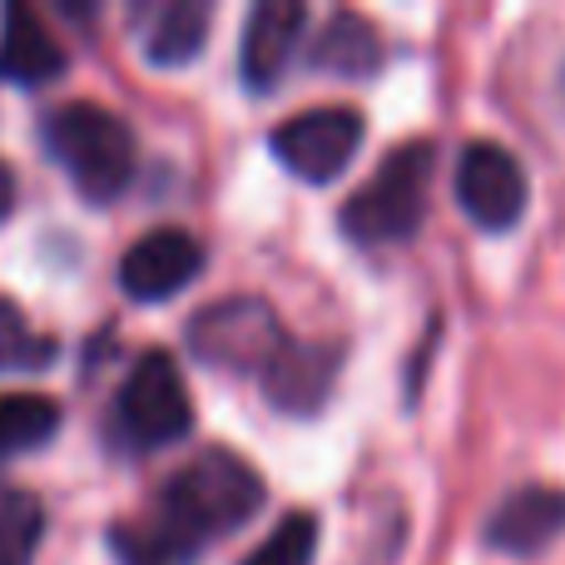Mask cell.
I'll return each instance as SVG.
<instances>
[{
    "label": "cell",
    "mask_w": 565,
    "mask_h": 565,
    "mask_svg": "<svg viewBox=\"0 0 565 565\" xmlns=\"http://www.w3.org/2000/svg\"><path fill=\"white\" fill-rule=\"evenodd\" d=\"M308 70L338 79H372L382 70V35L358 10H332L308 45Z\"/></svg>",
    "instance_id": "14"
},
{
    "label": "cell",
    "mask_w": 565,
    "mask_h": 565,
    "mask_svg": "<svg viewBox=\"0 0 565 565\" xmlns=\"http://www.w3.org/2000/svg\"><path fill=\"white\" fill-rule=\"evenodd\" d=\"M60 402L45 392H0V457L40 451L60 431Z\"/></svg>",
    "instance_id": "15"
},
{
    "label": "cell",
    "mask_w": 565,
    "mask_h": 565,
    "mask_svg": "<svg viewBox=\"0 0 565 565\" xmlns=\"http://www.w3.org/2000/svg\"><path fill=\"white\" fill-rule=\"evenodd\" d=\"M487 546L501 556H541L565 536V487H521L487 516Z\"/></svg>",
    "instance_id": "11"
},
{
    "label": "cell",
    "mask_w": 565,
    "mask_h": 565,
    "mask_svg": "<svg viewBox=\"0 0 565 565\" xmlns=\"http://www.w3.org/2000/svg\"><path fill=\"white\" fill-rule=\"evenodd\" d=\"M119 427L135 447H174L194 431V402L179 377V362L164 348L139 352L119 387Z\"/></svg>",
    "instance_id": "5"
},
{
    "label": "cell",
    "mask_w": 565,
    "mask_h": 565,
    "mask_svg": "<svg viewBox=\"0 0 565 565\" xmlns=\"http://www.w3.org/2000/svg\"><path fill=\"white\" fill-rule=\"evenodd\" d=\"M338 367H342V352L332 342H298L288 338L278 348V358L258 372L264 382L268 402L288 417H312V412L328 402L332 382H338Z\"/></svg>",
    "instance_id": "10"
},
{
    "label": "cell",
    "mask_w": 565,
    "mask_h": 565,
    "mask_svg": "<svg viewBox=\"0 0 565 565\" xmlns=\"http://www.w3.org/2000/svg\"><path fill=\"white\" fill-rule=\"evenodd\" d=\"M45 541V501L35 491L0 497V565H30Z\"/></svg>",
    "instance_id": "16"
},
{
    "label": "cell",
    "mask_w": 565,
    "mask_h": 565,
    "mask_svg": "<svg viewBox=\"0 0 565 565\" xmlns=\"http://www.w3.org/2000/svg\"><path fill=\"white\" fill-rule=\"evenodd\" d=\"M55 338L35 332L15 302L0 298V372H40L55 362Z\"/></svg>",
    "instance_id": "17"
},
{
    "label": "cell",
    "mask_w": 565,
    "mask_h": 565,
    "mask_svg": "<svg viewBox=\"0 0 565 565\" xmlns=\"http://www.w3.org/2000/svg\"><path fill=\"white\" fill-rule=\"evenodd\" d=\"M45 149L60 169L70 174V184L89 199V204H109L129 189L135 179V129L105 105L89 99H70V105L45 115Z\"/></svg>",
    "instance_id": "2"
},
{
    "label": "cell",
    "mask_w": 565,
    "mask_h": 565,
    "mask_svg": "<svg viewBox=\"0 0 565 565\" xmlns=\"http://www.w3.org/2000/svg\"><path fill=\"white\" fill-rule=\"evenodd\" d=\"M431 174H437V145L431 139H407L397 145L382 169L342 204L338 224L352 244H407L427 218Z\"/></svg>",
    "instance_id": "3"
},
{
    "label": "cell",
    "mask_w": 565,
    "mask_h": 565,
    "mask_svg": "<svg viewBox=\"0 0 565 565\" xmlns=\"http://www.w3.org/2000/svg\"><path fill=\"white\" fill-rule=\"evenodd\" d=\"M10 209H15V174H10V164L0 159V224L10 218Z\"/></svg>",
    "instance_id": "19"
},
{
    "label": "cell",
    "mask_w": 565,
    "mask_h": 565,
    "mask_svg": "<svg viewBox=\"0 0 565 565\" xmlns=\"http://www.w3.org/2000/svg\"><path fill=\"white\" fill-rule=\"evenodd\" d=\"M457 204L487 234L516 228L531 204V184H526L521 159L511 149L491 145V139H471L457 159Z\"/></svg>",
    "instance_id": "7"
},
{
    "label": "cell",
    "mask_w": 565,
    "mask_h": 565,
    "mask_svg": "<svg viewBox=\"0 0 565 565\" xmlns=\"http://www.w3.org/2000/svg\"><path fill=\"white\" fill-rule=\"evenodd\" d=\"M308 30V6L302 0H264L248 10L244 40H238V75L254 95L278 89L282 70L298 55V40Z\"/></svg>",
    "instance_id": "9"
},
{
    "label": "cell",
    "mask_w": 565,
    "mask_h": 565,
    "mask_svg": "<svg viewBox=\"0 0 565 565\" xmlns=\"http://www.w3.org/2000/svg\"><path fill=\"white\" fill-rule=\"evenodd\" d=\"M264 477L238 451L204 447L164 481L154 516L115 526L109 546L125 565H189L199 561L209 541L248 526L264 507Z\"/></svg>",
    "instance_id": "1"
},
{
    "label": "cell",
    "mask_w": 565,
    "mask_h": 565,
    "mask_svg": "<svg viewBox=\"0 0 565 565\" xmlns=\"http://www.w3.org/2000/svg\"><path fill=\"white\" fill-rule=\"evenodd\" d=\"M70 55L55 35L45 30V20L30 6H10L0 20V79L20 89L50 85L55 75H65Z\"/></svg>",
    "instance_id": "12"
},
{
    "label": "cell",
    "mask_w": 565,
    "mask_h": 565,
    "mask_svg": "<svg viewBox=\"0 0 565 565\" xmlns=\"http://www.w3.org/2000/svg\"><path fill=\"white\" fill-rule=\"evenodd\" d=\"M318 556V516L312 511H288L264 541L244 556V565H312Z\"/></svg>",
    "instance_id": "18"
},
{
    "label": "cell",
    "mask_w": 565,
    "mask_h": 565,
    "mask_svg": "<svg viewBox=\"0 0 565 565\" xmlns=\"http://www.w3.org/2000/svg\"><path fill=\"white\" fill-rule=\"evenodd\" d=\"M204 244L189 228H149L119 258V288L135 302H169L204 274Z\"/></svg>",
    "instance_id": "8"
},
{
    "label": "cell",
    "mask_w": 565,
    "mask_h": 565,
    "mask_svg": "<svg viewBox=\"0 0 565 565\" xmlns=\"http://www.w3.org/2000/svg\"><path fill=\"white\" fill-rule=\"evenodd\" d=\"M362 139H367V125L352 105H312L302 115L282 119L268 135V149L302 184H332L358 159Z\"/></svg>",
    "instance_id": "6"
},
{
    "label": "cell",
    "mask_w": 565,
    "mask_h": 565,
    "mask_svg": "<svg viewBox=\"0 0 565 565\" xmlns=\"http://www.w3.org/2000/svg\"><path fill=\"white\" fill-rule=\"evenodd\" d=\"M184 342L204 367L258 377V372L278 358L288 332H282L274 302L238 292V298H218V302H209V308H199L194 318H189Z\"/></svg>",
    "instance_id": "4"
},
{
    "label": "cell",
    "mask_w": 565,
    "mask_h": 565,
    "mask_svg": "<svg viewBox=\"0 0 565 565\" xmlns=\"http://www.w3.org/2000/svg\"><path fill=\"white\" fill-rule=\"evenodd\" d=\"M135 25H139V45H145L149 65L179 70V65H189V60L204 55L209 6L204 0H164V6L139 10Z\"/></svg>",
    "instance_id": "13"
}]
</instances>
